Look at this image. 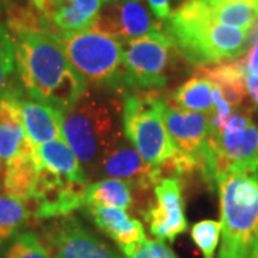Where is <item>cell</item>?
I'll return each mask as SVG.
<instances>
[{
	"instance_id": "obj_33",
	"label": "cell",
	"mask_w": 258,
	"mask_h": 258,
	"mask_svg": "<svg viewBox=\"0 0 258 258\" xmlns=\"http://www.w3.org/2000/svg\"><path fill=\"white\" fill-rule=\"evenodd\" d=\"M3 181V171H2V161H0V182Z\"/></svg>"
},
{
	"instance_id": "obj_2",
	"label": "cell",
	"mask_w": 258,
	"mask_h": 258,
	"mask_svg": "<svg viewBox=\"0 0 258 258\" xmlns=\"http://www.w3.org/2000/svg\"><path fill=\"white\" fill-rule=\"evenodd\" d=\"M159 26L176 53L200 69L232 62L247 47L248 32L212 18L201 0H185Z\"/></svg>"
},
{
	"instance_id": "obj_24",
	"label": "cell",
	"mask_w": 258,
	"mask_h": 258,
	"mask_svg": "<svg viewBox=\"0 0 258 258\" xmlns=\"http://www.w3.org/2000/svg\"><path fill=\"white\" fill-rule=\"evenodd\" d=\"M32 217L30 201L0 194V245L16 237Z\"/></svg>"
},
{
	"instance_id": "obj_34",
	"label": "cell",
	"mask_w": 258,
	"mask_h": 258,
	"mask_svg": "<svg viewBox=\"0 0 258 258\" xmlns=\"http://www.w3.org/2000/svg\"><path fill=\"white\" fill-rule=\"evenodd\" d=\"M255 37H258V26H257V29H255Z\"/></svg>"
},
{
	"instance_id": "obj_1",
	"label": "cell",
	"mask_w": 258,
	"mask_h": 258,
	"mask_svg": "<svg viewBox=\"0 0 258 258\" xmlns=\"http://www.w3.org/2000/svg\"><path fill=\"white\" fill-rule=\"evenodd\" d=\"M20 86L32 99L66 113L86 95V83L71 64L62 46L39 28L30 10L9 20Z\"/></svg>"
},
{
	"instance_id": "obj_35",
	"label": "cell",
	"mask_w": 258,
	"mask_h": 258,
	"mask_svg": "<svg viewBox=\"0 0 258 258\" xmlns=\"http://www.w3.org/2000/svg\"><path fill=\"white\" fill-rule=\"evenodd\" d=\"M102 2H106V0H102Z\"/></svg>"
},
{
	"instance_id": "obj_14",
	"label": "cell",
	"mask_w": 258,
	"mask_h": 258,
	"mask_svg": "<svg viewBox=\"0 0 258 258\" xmlns=\"http://www.w3.org/2000/svg\"><path fill=\"white\" fill-rule=\"evenodd\" d=\"M83 189L85 186L71 184L37 166L36 188L30 200L33 218L53 220L71 215L83 207Z\"/></svg>"
},
{
	"instance_id": "obj_32",
	"label": "cell",
	"mask_w": 258,
	"mask_h": 258,
	"mask_svg": "<svg viewBox=\"0 0 258 258\" xmlns=\"http://www.w3.org/2000/svg\"><path fill=\"white\" fill-rule=\"evenodd\" d=\"M249 258H258V238L254 244V247L251 249V254H249Z\"/></svg>"
},
{
	"instance_id": "obj_10",
	"label": "cell",
	"mask_w": 258,
	"mask_h": 258,
	"mask_svg": "<svg viewBox=\"0 0 258 258\" xmlns=\"http://www.w3.org/2000/svg\"><path fill=\"white\" fill-rule=\"evenodd\" d=\"M92 29L125 43L151 35L161 26L142 0H106L102 2Z\"/></svg>"
},
{
	"instance_id": "obj_12",
	"label": "cell",
	"mask_w": 258,
	"mask_h": 258,
	"mask_svg": "<svg viewBox=\"0 0 258 258\" xmlns=\"http://www.w3.org/2000/svg\"><path fill=\"white\" fill-rule=\"evenodd\" d=\"M155 201L145 212L149 230L161 241H175L188 227L181 176H164L154 186Z\"/></svg>"
},
{
	"instance_id": "obj_21",
	"label": "cell",
	"mask_w": 258,
	"mask_h": 258,
	"mask_svg": "<svg viewBox=\"0 0 258 258\" xmlns=\"http://www.w3.org/2000/svg\"><path fill=\"white\" fill-rule=\"evenodd\" d=\"M134 204V188L119 179H101L88 184L83 189V205L111 207L126 211Z\"/></svg>"
},
{
	"instance_id": "obj_25",
	"label": "cell",
	"mask_w": 258,
	"mask_h": 258,
	"mask_svg": "<svg viewBox=\"0 0 258 258\" xmlns=\"http://www.w3.org/2000/svg\"><path fill=\"white\" fill-rule=\"evenodd\" d=\"M19 86L13 40L9 30L0 22V101Z\"/></svg>"
},
{
	"instance_id": "obj_19",
	"label": "cell",
	"mask_w": 258,
	"mask_h": 258,
	"mask_svg": "<svg viewBox=\"0 0 258 258\" xmlns=\"http://www.w3.org/2000/svg\"><path fill=\"white\" fill-rule=\"evenodd\" d=\"M205 76H208L215 86L220 88L224 98L232 108H238L244 102L247 95L245 79L247 72L244 68V60H232L225 63L214 64L200 69Z\"/></svg>"
},
{
	"instance_id": "obj_5",
	"label": "cell",
	"mask_w": 258,
	"mask_h": 258,
	"mask_svg": "<svg viewBox=\"0 0 258 258\" xmlns=\"http://www.w3.org/2000/svg\"><path fill=\"white\" fill-rule=\"evenodd\" d=\"M166 102L157 93L142 91L123 101L122 131L129 142L151 165L168 169L178 155L165 123Z\"/></svg>"
},
{
	"instance_id": "obj_9",
	"label": "cell",
	"mask_w": 258,
	"mask_h": 258,
	"mask_svg": "<svg viewBox=\"0 0 258 258\" xmlns=\"http://www.w3.org/2000/svg\"><path fill=\"white\" fill-rule=\"evenodd\" d=\"M40 238L52 258H119L74 215L56 218Z\"/></svg>"
},
{
	"instance_id": "obj_31",
	"label": "cell",
	"mask_w": 258,
	"mask_h": 258,
	"mask_svg": "<svg viewBox=\"0 0 258 258\" xmlns=\"http://www.w3.org/2000/svg\"><path fill=\"white\" fill-rule=\"evenodd\" d=\"M245 88H247V93L252 102L258 106V76H252V75H247L245 79Z\"/></svg>"
},
{
	"instance_id": "obj_7",
	"label": "cell",
	"mask_w": 258,
	"mask_h": 258,
	"mask_svg": "<svg viewBox=\"0 0 258 258\" xmlns=\"http://www.w3.org/2000/svg\"><path fill=\"white\" fill-rule=\"evenodd\" d=\"M175 49L161 29L151 35L123 43V66L126 89L152 91L168 83L172 53Z\"/></svg>"
},
{
	"instance_id": "obj_29",
	"label": "cell",
	"mask_w": 258,
	"mask_h": 258,
	"mask_svg": "<svg viewBox=\"0 0 258 258\" xmlns=\"http://www.w3.org/2000/svg\"><path fill=\"white\" fill-rule=\"evenodd\" d=\"M145 2L149 5V8H151L158 22L165 20L174 12L172 10V3L175 0H145Z\"/></svg>"
},
{
	"instance_id": "obj_3",
	"label": "cell",
	"mask_w": 258,
	"mask_h": 258,
	"mask_svg": "<svg viewBox=\"0 0 258 258\" xmlns=\"http://www.w3.org/2000/svg\"><path fill=\"white\" fill-rule=\"evenodd\" d=\"M215 184L221 204L218 258H249L258 238V168H228Z\"/></svg>"
},
{
	"instance_id": "obj_26",
	"label": "cell",
	"mask_w": 258,
	"mask_h": 258,
	"mask_svg": "<svg viewBox=\"0 0 258 258\" xmlns=\"http://www.w3.org/2000/svg\"><path fill=\"white\" fill-rule=\"evenodd\" d=\"M0 258H52L46 245L33 231L19 232L9 245L2 252Z\"/></svg>"
},
{
	"instance_id": "obj_16",
	"label": "cell",
	"mask_w": 258,
	"mask_h": 258,
	"mask_svg": "<svg viewBox=\"0 0 258 258\" xmlns=\"http://www.w3.org/2000/svg\"><path fill=\"white\" fill-rule=\"evenodd\" d=\"M82 208L95 225L118 244L125 257L148 240L142 222L131 218L125 210L96 205H83Z\"/></svg>"
},
{
	"instance_id": "obj_15",
	"label": "cell",
	"mask_w": 258,
	"mask_h": 258,
	"mask_svg": "<svg viewBox=\"0 0 258 258\" xmlns=\"http://www.w3.org/2000/svg\"><path fill=\"white\" fill-rule=\"evenodd\" d=\"M10 96L16 105L20 122L33 147L37 148L49 141L63 138V112L57 111L47 103L32 99L25 93L22 86L16 88Z\"/></svg>"
},
{
	"instance_id": "obj_23",
	"label": "cell",
	"mask_w": 258,
	"mask_h": 258,
	"mask_svg": "<svg viewBox=\"0 0 258 258\" xmlns=\"http://www.w3.org/2000/svg\"><path fill=\"white\" fill-rule=\"evenodd\" d=\"M37 181L36 155L23 158L5 166L3 171V191L6 195L30 201L33 198Z\"/></svg>"
},
{
	"instance_id": "obj_20",
	"label": "cell",
	"mask_w": 258,
	"mask_h": 258,
	"mask_svg": "<svg viewBox=\"0 0 258 258\" xmlns=\"http://www.w3.org/2000/svg\"><path fill=\"white\" fill-rule=\"evenodd\" d=\"M212 18L249 32L258 22V0H201Z\"/></svg>"
},
{
	"instance_id": "obj_17",
	"label": "cell",
	"mask_w": 258,
	"mask_h": 258,
	"mask_svg": "<svg viewBox=\"0 0 258 258\" xmlns=\"http://www.w3.org/2000/svg\"><path fill=\"white\" fill-rule=\"evenodd\" d=\"M10 93L0 101V161L5 166L36 155V148L29 141Z\"/></svg>"
},
{
	"instance_id": "obj_4",
	"label": "cell",
	"mask_w": 258,
	"mask_h": 258,
	"mask_svg": "<svg viewBox=\"0 0 258 258\" xmlns=\"http://www.w3.org/2000/svg\"><path fill=\"white\" fill-rule=\"evenodd\" d=\"M50 35L62 46L71 64L86 85L115 91L126 89L123 43L120 40L95 29Z\"/></svg>"
},
{
	"instance_id": "obj_22",
	"label": "cell",
	"mask_w": 258,
	"mask_h": 258,
	"mask_svg": "<svg viewBox=\"0 0 258 258\" xmlns=\"http://www.w3.org/2000/svg\"><path fill=\"white\" fill-rule=\"evenodd\" d=\"M214 88V82L200 71L176 89L171 96V105L185 111L201 112L208 115L212 109Z\"/></svg>"
},
{
	"instance_id": "obj_18",
	"label": "cell",
	"mask_w": 258,
	"mask_h": 258,
	"mask_svg": "<svg viewBox=\"0 0 258 258\" xmlns=\"http://www.w3.org/2000/svg\"><path fill=\"white\" fill-rule=\"evenodd\" d=\"M36 161L39 168L52 175L75 185L86 186V174L81 161L63 138L53 139L36 148Z\"/></svg>"
},
{
	"instance_id": "obj_28",
	"label": "cell",
	"mask_w": 258,
	"mask_h": 258,
	"mask_svg": "<svg viewBox=\"0 0 258 258\" xmlns=\"http://www.w3.org/2000/svg\"><path fill=\"white\" fill-rule=\"evenodd\" d=\"M126 258H178L174 251L161 240H147Z\"/></svg>"
},
{
	"instance_id": "obj_30",
	"label": "cell",
	"mask_w": 258,
	"mask_h": 258,
	"mask_svg": "<svg viewBox=\"0 0 258 258\" xmlns=\"http://www.w3.org/2000/svg\"><path fill=\"white\" fill-rule=\"evenodd\" d=\"M242 60L247 75L258 76V37L254 39L252 46L249 47L248 53L242 57Z\"/></svg>"
},
{
	"instance_id": "obj_6",
	"label": "cell",
	"mask_w": 258,
	"mask_h": 258,
	"mask_svg": "<svg viewBox=\"0 0 258 258\" xmlns=\"http://www.w3.org/2000/svg\"><path fill=\"white\" fill-rule=\"evenodd\" d=\"M115 115L111 106L98 99L81 101L63 113V139L89 175L93 176L102 158L119 141Z\"/></svg>"
},
{
	"instance_id": "obj_13",
	"label": "cell",
	"mask_w": 258,
	"mask_h": 258,
	"mask_svg": "<svg viewBox=\"0 0 258 258\" xmlns=\"http://www.w3.org/2000/svg\"><path fill=\"white\" fill-rule=\"evenodd\" d=\"M164 172L162 168L148 164L135 148L119 139L102 158L93 176L119 179L134 189L148 191L164 178Z\"/></svg>"
},
{
	"instance_id": "obj_8",
	"label": "cell",
	"mask_w": 258,
	"mask_h": 258,
	"mask_svg": "<svg viewBox=\"0 0 258 258\" xmlns=\"http://www.w3.org/2000/svg\"><path fill=\"white\" fill-rule=\"evenodd\" d=\"M208 142L217 175L228 168H258V128L249 108L237 109L221 131L208 132Z\"/></svg>"
},
{
	"instance_id": "obj_11",
	"label": "cell",
	"mask_w": 258,
	"mask_h": 258,
	"mask_svg": "<svg viewBox=\"0 0 258 258\" xmlns=\"http://www.w3.org/2000/svg\"><path fill=\"white\" fill-rule=\"evenodd\" d=\"M102 0H29L39 28L49 33H74L92 29Z\"/></svg>"
},
{
	"instance_id": "obj_27",
	"label": "cell",
	"mask_w": 258,
	"mask_h": 258,
	"mask_svg": "<svg viewBox=\"0 0 258 258\" xmlns=\"http://www.w3.org/2000/svg\"><path fill=\"white\" fill-rule=\"evenodd\" d=\"M221 221L203 220L194 224L191 228V238L194 244L201 251L204 258H214L217 247L220 244Z\"/></svg>"
}]
</instances>
